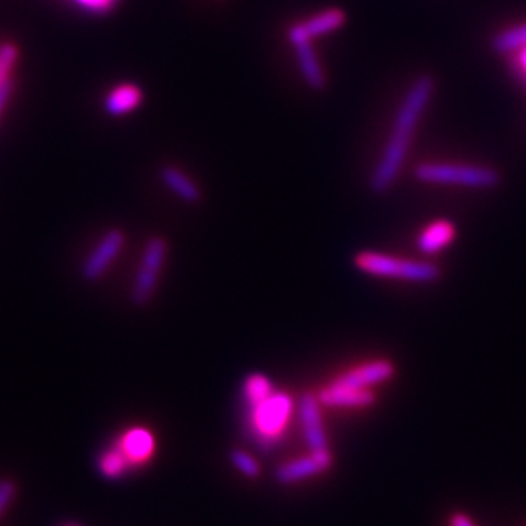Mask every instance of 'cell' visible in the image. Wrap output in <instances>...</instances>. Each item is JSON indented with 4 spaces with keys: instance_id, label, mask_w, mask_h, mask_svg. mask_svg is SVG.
Masks as SVG:
<instances>
[{
    "instance_id": "obj_27",
    "label": "cell",
    "mask_w": 526,
    "mask_h": 526,
    "mask_svg": "<svg viewBox=\"0 0 526 526\" xmlns=\"http://www.w3.org/2000/svg\"><path fill=\"white\" fill-rule=\"evenodd\" d=\"M63 526H79V525H75V523H67V525H63Z\"/></svg>"
},
{
    "instance_id": "obj_16",
    "label": "cell",
    "mask_w": 526,
    "mask_h": 526,
    "mask_svg": "<svg viewBox=\"0 0 526 526\" xmlns=\"http://www.w3.org/2000/svg\"><path fill=\"white\" fill-rule=\"evenodd\" d=\"M161 179L172 195L178 196L184 203L195 205L201 200L200 186L193 179L189 178L183 169H179L176 166L162 167Z\"/></svg>"
},
{
    "instance_id": "obj_20",
    "label": "cell",
    "mask_w": 526,
    "mask_h": 526,
    "mask_svg": "<svg viewBox=\"0 0 526 526\" xmlns=\"http://www.w3.org/2000/svg\"><path fill=\"white\" fill-rule=\"evenodd\" d=\"M229 458L230 464L234 465L235 469L239 470L247 479H258L261 475V464L246 450L235 448L230 452Z\"/></svg>"
},
{
    "instance_id": "obj_23",
    "label": "cell",
    "mask_w": 526,
    "mask_h": 526,
    "mask_svg": "<svg viewBox=\"0 0 526 526\" xmlns=\"http://www.w3.org/2000/svg\"><path fill=\"white\" fill-rule=\"evenodd\" d=\"M72 2L86 11L104 14V12L111 11L120 0H72Z\"/></svg>"
},
{
    "instance_id": "obj_15",
    "label": "cell",
    "mask_w": 526,
    "mask_h": 526,
    "mask_svg": "<svg viewBox=\"0 0 526 526\" xmlns=\"http://www.w3.org/2000/svg\"><path fill=\"white\" fill-rule=\"evenodd\" d=\"M143 91L137 84H120L109 91L104 99V109L111 116H123L132 113L142 104Z\"/></svg>"
},
{
    "instance_id": "obj_14",
    "label": "cell",
    "mask_w": 526,
    "mask_h": 526,
    "mask_svg": "<svg viewBox=\"0 0 526 526\" xmlns=\"http://www.w3.org/2000/svg\"><path fill=\"white\" fill-rule=\"evenodd\" d=\"M295 48V57H297L298 67L304 75V81L307 86L314 91H322L326 87V74L322 70L321 62L315 55L312 48V41L309 40H290Z\"/></svg>"
},
{
    "instance_id": "obj_5",
    "label": "cell",
    "mask_w": 526,
    "mask_h": 526,
    "mask_svg": "<svg viewBox=\"0 0 526 526\" xmlns=\"http://www.w3.org/2000/svg\"><path fill=\"white\" fill-rule=\"evenodd\" d=\"M167 252H169L167 241L159 235L150 237L145 244L132 288V302L137 307L149 305L150 300L154 297L162 269L166 264Z\"/></svg>"
},
{
    "instance_id": "obj_22",
    "label": "cell",
    "mask_w": 526,
    "mask_h": 526,
    "mask_svg": "<svg viewBox=\"0 0 526 526\" xmlns=\"http://www.w3.org/2000/svg\"><path fill=\"white\" fill-rule=\"evenodd\" d=\"M16 496H18V484L12 479H2L0 481V518L14 503Z\"/></svg>"
},
{
    "instance_id": "obj_21",
    "label": "cell",
    "mask_w": 526,
    "mask_h": 526,
    "mask_svg": "<svg viewBox=\"0 0 526 526\" xmlns=\"http://www.w3.org/2000/svg\"><path fill=\"white\" fill-rule=\"evenodd\" d=\"M19 58V48L14 43L0 45V86L12 81L11 72L16 67Z\"/></svg>"
},
{
    "instance_id": "obj_17",
    "label": "cell",
    "mask_w": 526,
    "mask_h": 526,
    "mask_svg": "<svg viewBox=\"0 0 526 526\" xmlns=\"http://www.w3.org/2000/svg\"><path fill=\"white\" fill-rule=\"evenodd\" d=\"M96 467H98L99 474L103 475L104 479H108V481H118V479H123L126 474L132 472V467L128 464V460L123 457V453L115 445H111L99 453Z\"/></svg>"
},
{
    "instance_id": "obj_8",
    "label": "cell",
    "mask_w": 526,
    "mask_h": 526,
    "mask_svg": "<svg viewBox=\"0 0 526 526\" xmlns=\"http://www.w3.org/2000/svg\"><path fill=\"white\" fill-rule=\"evenodd\" d=\"M322 407L324 406L319 401L317 394L304 392L298 397V418H300L302 433H304L305 443L309 446L310 452L329 448V438H327L326 426L322 418Z\"/></svg>"
},
{
    "instance_id": "obj_25",
    "label": "cell",
    "mask_w": 526,
    "mask_h": 526,
    "mask_svg": "<svg viewBox=\"0 0 526 526\" xmlns=\"http://www.w3.org/2000/svg\"><path fill=\"white\" fill-rule=\"evenodd\" d=\"M12 91H14V82L12 81L6 82L4 86H0V116L4 113L6 104L9 103V99H11Z\"/></svg>"
},
{
    "instance_id": "obj_7",
    "label": "cell",
    "mask_w": 526,
    "mask_h": 526,
    "mask_svg": "<svg viewBox=\"0 0 526 526\" xmlns=\"http://www.w3.org/2000/svg\"><path fill=\"white\" fill-rule=\"evenodd\" d=\"M126 237L120 229H109L106 234L99 239L96 247L89 252L86 261L82 263L81 275L89 283L101 280L111 264L115 263L120 252L125 247Z\"/></svg>"
},
{
    "instance_id": "obj_12",
    "label": "cell",
    "mask_w": 526,
    "mask_h": 526,
    "mask_svg": "<svg viewBox=\"0 0 526 526\" xmlns=\"http://www.w3.org/2000/svg\"><path fill=\"white\" fill-rule=\"evenodd\" d=\"M346 24V14L339 7H331L326 11L315 14L304 23L295 24L288 29V40H315L321 36L329 35L343 28Z\"/></svg>"
},
{
    "instance_id": "obj_6",
    "label": "cell",
    "mask_w": 526,
    "mask_h": 526,
    "mask_svg": "<svg viewBox=\"0 0 526 526\" xmlns=\"http://www.w3.org/2000/svg\"><path fill=\"white\" fill-rule=\"evenodd\" d=\"M334 465V455L331 448L315 450L304 457L293 458L285 464L278 465L275 470V479L281 486H292L297 482H304L317 475L326 474Z\"/></svg>"
},
{
    "instance_id": "obj_2",
    "label": "cell",
    "mask_w": 526,
    "mask_h": 526,
    "mask_svg": "<svg viewBox=\"0 0 526 526\" xmlns=\"http://www.w3.org/2000/svg\"><path fill=\"white\" fill-rule=\"evenodd\" d=\"M353 264L363 275L411 283H436L443 275L440 266L428 259L399 258L372 249L356 252Z\"/></svg>"
},
{
    "instance_id": "obj_18",
    "label": "cell",
    "mask_w": 526,
    "mask_h": 526,
    "mask_svg": "<svg viewBox=\"0 0 526 526\" xmlns=\"http://www.w3.org/2000/svg\"><path fill=\"white\" fill-rule=\"evenodd\" d=\"M275 390V384L271 382V378L268 375L259 372L249 373L244 378V384H242V397H244L246 406L251 407L254 404H258V402L264 401Z\"/></svg>"
},
{
    "instance_id": "obj_19",
    "label": "cell",
    "mask_w": 526,
    "mask_h": 526,
    "mask_svg": "<svg viewBox=\"0 0 526 526\" xmlns=\"http://www.w3.org/2000/svg\"><path fill=\"white\" fill-rule=\"evenodd\" d=\"M491 50L498 55H508L526 50V23L515 28L504 29L491 40Z\"/></svg>"
},
{
    "instance_id": "obj_24",
    "label": "cell",
    "mask_w": 526,
    "mask_h": 526,
    "mask_svg": "<svg viewBox=\"0 0 526 526\" xmlns=\"http://www.w3.org/2000/svg\"><path fill=\"white\" fill-rule=\"evenodd\" d=\"M448 523L450 526H477V523L465 511H453Z\"/></svg>"
},
{
    "instance_id": "obj_3",
    "label": "cell",
    "mask_w": 526,
    "mask_h": 526,
    "mask_svg": "<svg viewBox=\"0 0 526 526\" xmlns=\"http://www.w3.org/2000/svg\"><path fill=\"white\" fill-rule=\"evenodd\" d=\"M295 411L297 402L292 395L276 389L264 401L247 407V428L261 448L271 450L285 436Z\"/></svg>"
},
{
    "instance_id": "obj_10",
    "label": "cell",
    "mask_w": 526,
    "mask_h": 526,
    "mask_svg": "<svg viewBox=\"0 0 526 526\" xmlns=\"http://www.w3.org/2000/svg\"><path fill=\"white\" fill-rule=\"evenodd\" d=\"M397 373V366L389 358H375L365 361L360 365L351 366L346 372L339 373L338 380L341 384L358 387V389H373L377 385L387 384Z\"/></svg>"
},
{
    "instance_id": "obj_11",
    "label": "cell",
    "mask_w": 526,
    "mask_h": 526,
    "mask_svg": "<svg viewBox=\"0 0 526 526\" xmlns=\"http://www.w3.org/2000/svg\"><path fill=\"white\" fill-rule=\"evenodd\" d=\"M317 397L322 406L332 409H368L377 404L378 397L373 389H358L351 385L341 384L338 380H332L324 385Z\"/></svg>"
},
{
    "instance_id": "obj_9",
    "label": "cell",
    "mask_w": 526,
    "mask_h": 526,
    "mask_svg": "<svg viewBox=\"0 0 526 526\" xmlns=\"http://www.w3.org/2000/svg\"><path fill=\"white\" fill-rule=\"evenodd\" d=\"M113 445L123 453L133 469H142L149 465L157 452V440L149 428L132 426L116 436Z\"/></svg>"
},
{
    "instance_id": "obj_26",
    "label": "cell",
    "mask_w": 526,
    "mask_h": 526,
    "mask_svg": "<svg viewBox=\"0 0 526 526\" xmlns=\"http://www.w3.org/2000/svg\"><path fill=\"white\" fill-rule=\"evenodd\" d=\"M521 62H523V67H525L526 70V52L523 53V57H521Z\"/></svg>"
},
{
    "instance_id": "obj_1",
    "label": "cell",
    "mask_w": 526,
    "mask_h": 526,
    "mask_svg": "<svg viewBox=\"0 0 526 526\" xmlns=\"http://www.w3.org/2000/svg\"><path fill=\"white\" fill-rule=\"evenodd\" d=\"M435 94V79L431 75H419L402 99L401 108L395 115L394 128L390 133L389 142L385 145L384 154L368 179V188L373 195H385L392 189L401 174L406 162L412 135L429 101Z\"/></svg>"
},
{
    "instance_id": "obj_4",
    "label": "cell",
    "mask_w": 526,
    "mask_h": 526,
    "mask_svg": "<svg viewBox=\"0 0 526 526\" xmlns=\"http://www.w3.org/2000/svg\"><path fill=\"white\" fill-rule=\"evenodd\" d=\"M412 176L424 184L462 186L469 189H494L501 183L498 169L452 162H423L414 167Z\"/></svg>"
},
{
    "instance_id": "obj_13",
    "label": "cell",
    "mask_w": 526,
    "mask_h": 526,
    "mask_svg": "<svg viewBox=\"0 0 526 526\" xmlns=\"http://www.w3.org/2000/svg\"><path fill=\"white\" fill-rule=\"evenodd\" d=\"M457 239V227L452 220H435L424 227L418 235V249L426 256H435Z\"/></svg>"
}]
</instances>
